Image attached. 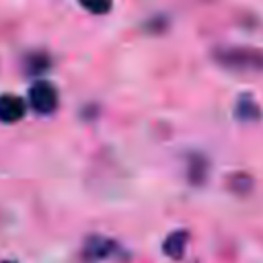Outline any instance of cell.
<instances>
[{"mask_svg":"<svg viewBox=\"0 0 263 263\" xmlns=\"http://www.w3.org/2000/svg\"><path fill=\"white\" fill-rule=\"evenodd\" d=\"M25 115V101L12 95L0 97V119L6 123H12Z\"/></svg>","mask_w":263,"mask_h":263,"instance_id":"3957f363","label":"cell"},{"mask_svg":"<svg viewBox=\"0 0 263 263\" xmlns=\"http://www.w3.org/2000/svg\"><path fill=\"white\" fill-rule=\"evenodd\" d=\"M185 242H187V232H175V234H171L168 240L164 242V251H166L173 259H179V257L183 255Z\"/></svg>","mask_w":263,"mask_h":263,"instance_id":"277c9868","label":"cell"},{"mask_svg":"<svg viewBox=\"0 0 263 263\" xmlns=\"http://www.w3.org/2000/svg\"><path fill=\"white\" fill-rule=\"evenodd\" d=\"M29 101L37 113H51L58 105V92L49 82H37L29 92Z\"/></svg>","mask_w":263,"mask_h":263,"instance_id":"7a4b0ae2","label":"cell"},{"mask_svg":"<svg viewBox=\"0 0 263 263\" xmlns=\"http://www.w3.org/2000/svg\"><path fill=\"white\" fill-rule=\"evenodd\" d=\"M80 4L90 12H107L111 8V0H80Z\"/></svg>","mask_w":263,"mask_h":263,"instance_id":"5b68a950","label":"cell"},{"mask_svg":"<svg viewBox=\"0 0 263 263\" xmlns=\"http://www.w3.org/2000/svg\"><path fill=\"white\" fill-rule=\"evenodd\" d=\"M214 60L232 72H263L261 47H218Z\"/></svg>","mask_w":263,"mask_h":263,"instance_id":"6da1fadb","label":"cell"}]
</instances>
